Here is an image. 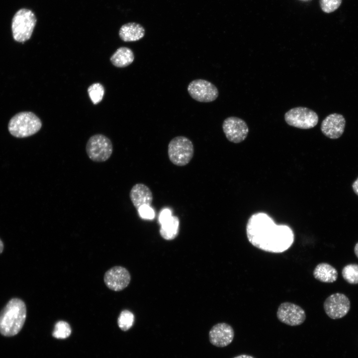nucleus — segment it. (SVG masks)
Segmentation results:
<instances>
[{
  "instance_id": "nucleus-1",
  "label": "nucleus",
  "mask_w": 358,
  "mask_h": 358,
  "mask_svg": "<svg viewBox=\"0 0 358 358\" xmlns=\"http://www.w3.org/2000/svg\"><path fill=\"white\" fill-rule=\"evenodd\" d=\"M248 241L255 247L271 253H281L289 249L294 241V234L286 225H277L267 214H253L246 225Z\"/></svg>"
},
{
  "instance_id": "nucleus-2",
  "label": "nucleus",
  "mask_w": 358,
  "mask_h": 358,
  "mask_svg": "<svg viewBox=\"0 0 358 358\" xmlns=\"http://www.w3.org/2000/svg\"><path fill=\"white\" fill-rule=\"evenodd\" d=\"M26 312L23 300L18 298L11 299L0 312V333L5 337L17 335L24 325Z\"/></svg>"
},
{
  "instance_id": "nucleus-3",
  "label": "nucleus",
  "mask_w": 358,
  "mask_h": 358,
  "mask_svg": "<svg viewBox=\"0 0 358 358\" xmlns=\"http://www.w3.org/2000/svg\"><path fill=\"white\" fill-rule=\"evenodd\" d=\"M41 126V120L34 113L24 111L16 114L10 119L8 129L12 136L25 138L36 133Z\"/></svg>"
},
{
  "instance_id": "nucleus-4",
  "label": "nucleus",
  "mask_w": 358,
  "mask_h": 358,
  "mask_svg": "<svg viewBox=\"0 0 358 358\" xmlns=\"http://www.w3.org/2000/svg\"><path fill=\"white\" fill-rule=\"evenodd\" d=\"M194 146L186 137L178 136L173 138L168 146V154L170 161L179 167L187 165L194 155Z\"/></svg>"
},
{
  "instance_id": "nucleus-5",
  "label": "nucleus",
  "mask_w": 358,
  "mask_h": 358,
  "mask_svg": "<svg viewBox=\"0 0 358 358\" xmlns=\"http://www.w3.org/2000/svg\"><path fill=\"white\" fill-rule=\"evenodd\" d=\"M35 14L31 10L21 8L14 14L11 24L13 39L17 42H24L29 40L36 23Z\"/></svg>"
},
{
  "instance_id": "nucleus-6",
  "label": "nucleus",
  "mask_w": 358,
  "mask_h": 358,
  "mask_svg": "<svg viewBox=\"0 0 358 358\" xmlns=\"http://www.w3.org/2000/svg\"><path fill=\"white\" fill-rule=\"evenodd\" d=\"M86 151L89 158L95 162L107 161L111 156L113 146L111 140L102 134H95L88 140Z\"/></svg>"
},
{
  "instance_id": "nucleus-7",
  "label": "nucleus",
  "mask_w": 358,
  "mask_h": 358,
  "mask_svg": "<svg viewBox=\"0 0 358 358\" xmlns=\"http://www.w3.org/2000/svg\"><path fill=\"white\" fill-rule=\"evenodd\" d=\"M284 119L290 126L303 129L314 127L318 123V116L313 110L305 107L290 109L284 114Z\"/></svg>"
},
{
  "instance_id": "nucleus-8",
  "label": "nucleus",
  "mask_w": 358,
  "mask_h": 358,
  "mask_svg": "<svg viewBox=\"0 0 358 358\" xmlns=\"http://www.w3.org/2000/svg\"><path fill=\"white\" fill-rule=\"evenodd\" d=\"M187 90L193 99L202 102L213 101L217 98L219 94L215 85L203 79H196L191 82L187 87Z\"/></svg>"
},
{
  "instance_id": "nucleus-9",
  "label": "nucleus",
  "mask_w": 358,
  "mask_h": 358,
  "mask_svg": "<svg viewBox=\"0 0 358 358\" xmlns=\"http://www.w3.org/2000/svg\"><path fill=\"white\" fill-rule=\"evenodd\" d=\"M326 314L331 319H340L347 314L351 307L348 297L343 293H336L328 296L323 304Z\"/></svg>"
},
{
  "instance_id": "nucleus-10",
  "label": "nucleus",
  "mask_w": 358,
  "mask_h": 358,
  "mask_svg": "<svg viewBox=\"0 0 358 358\" xmlns=\"http://www.w3.org/2000/svg\"><path fill=\"white\" fill-rule=\"evenodd\" d=\"M281 322L291 326L302 324L306 319V313L300 306L289 302L281 303L276 312Z\"/></svg>"
},
{
  "instance_id": "nucleus-11",
  "label": "nucleus",
  "mask_w": 358,
  "mask_h": 358,
  "mask_svg": "<svg viewBox=\"0 0 358 358\" xmlns=\"http://www.w3.org/2000/svg\"><path fill=\"white\" fill-rule=\"evenodd\" d=\"M222 129L226 138L234 143L243 141L249 133V128L246 122L234 116L227 117L224 120Z\"/></svg>"
},
{
  "instance_id": "nucleus-12",
  "label": "nucleus",
  "mask_w": 358,
  "mask_h": 358,
  "mask_svg": "<svg viewBox=\"0 0 358 358\" xmlns=\"http://www.w3.org/2000/svg\"><path fill=\"white\" fill-rule=\"evenodd\" d=\"M131 276L128 270L121 266L114 267L104 274L105 284L110 289L116 291L126 288L130 283Z\"/></svg>"
},
{
  "instance_id": "nucleus-13",
  "label": "nucleus",
  "mask_w": 358,
  "mask_h": 358,
  "mask_svg": "<svg viewBox=\"0 0 358 358\" xmlns=\"http://www.w3.org/2000/svg\"><path fill=\"white\" fill-rule=\"evenodd\" d=\"M234 331L229 324L219 323L214 325L209 332L210 343L217 347H225L233 341Z\"/></svg>"
},
{
  "instance_id": "nucleus-14",
  "label": "nucleus",
  "mask_w": 358,
  "mask_h": 358,
  "mask_svg": "<svg viewBox=\"0 0 358 358\" xmlns=\"http://www.w3.org/2000/svg\"><path fill=\"white\" fill-rule=\"evenodd\" d=\"M346 124L344 117L338 113L328 115L322 121L321 130L326 137L335 139L343 134Z\"/></svg>"
},
{
  "instance_id": "nucleus-15",
  "label": "nucleus",
  "mask_w": 358,
  "mask_h": 358,
  "mask_svg": "<svg viewBox=\"0 0 358 358\" xmlns=\"http://www.w3.org/2000/svg\"><path fill=\"white\" fill-rule=\"evenodd\" d=\"M129 196L133 205L137 210L143 205L151 206L153 200L151 190L142 183H136L132 186Z\"/></svg>"
},
{
  "instance_id": "nucleus-16",
  "label": "nucleus",
  "mask_w": 358,
  "mask_h": 358,
  "mask_svg": "<svg viewBox=\"0 0 358 358\" xmlns=\"http://www.w3.org/2000/svg\"><path fill=\"white\" fill-rule=\"evenodd\" d=\"M144 28L136 22H129L123 25L119 31L120 38L125 42H133L139 40L145 35Z\"/></svg>"
},
{
  "instance_id": "nucleus-17",
  "label": "nucleus",
  "mask_w": 358,
  "mask_h": 358,
  "mask_svg": "<svg viewBox=\"0 0 358 358\" xmlns=\"http://www.w3.org/2000/svg\"><path fill=\"white\" fill-rule=\"evenodd\" d=\"M313 274L317 280L326 283L334 282L338 278L337 269L326 263L318 264L313 270Z\"/></svg>"
},
{
  "instance_id": "nucleus-18",
  "label": "nucleus",
  "mask_w": 358,
  "mask_h": 358,
  "mask_svg": "<svg viewBox=\"0 0 358 358\" xmlns=\"http://www.w3.org/2000/svg\"><path fill=\"white\" fill-rule=\"evenodd\" d=\"M134 60V55L130 48L121 47L117 49L110 57V61L117 67L123 68L130 65Z\"/></svg>"
},
{
  "instance_id": "nucleus-19",
  "label": "nucleus",
  "mask_w": 358,
  "mask_h": 358,
  "mask_svg": "<svg viewBox=\"0 0 358 358\" xmlns=\"http://www.w3.org/2000/svg\"><path fill=\"white\" fill-rule=\"evenodd\" d=\"M161 225L160 233L161 236L165 240H173L178 235L179 220L177 216H172L169 219Z\"/></svg>"
},
{
  "instance_id": "nucleus-20",
  "label": "nucleus",
  "mask_w": 358,
  "mask_h": 358,
  "mask_svg": "<svg viewBox=\"0 0 358 358\" xmlns=\"http://www.w3.org/2000/svg\"><path fill=\"white\" fill-rule=\"evenodd\" d=\"M344 279L349 283H358V265L351 264L345 266L342 270Z\"/></svg>"
},
{
  "instance_id": "nucleus-21",
  "label": "nucleus",
  "mask_w": 358,
  "mask_h": 358,
  "mask_svg": "<svg viewBox=\"0 0 358 358\" xmlns=\"http://www.w3.org/2000/svg\"><path fill=\"white\" fill-rule=\"evenodd\" d=\"M89 96L93 104L99 103L103 97L104 89L99 83H94L88 89Z\"/></svg>"
},
{
  "instance_id": "nucleus-22",
  "label": "nucleus",
  "mask_w": 358,
  "mask_h": 358,
  "mask_svg": "<svg viewBox=\"0 0 358 358\" xmlns=\"http://www.w3.org/2000/svg\"><path fill=\"white\" fill-rule=\"evenodd\" d=\"M134 321L133 314L129 310L122 311L118 319V325L123 331L129 330L133 325Z\"/></svg>"
},
{
  "instance_id": "nucleus-23",
  "label": "nucleus",
  "mask_w": 358,
  "mask_h": 358,
  "mask_svg": "<svg viewBox=\"0 0 358 358\" xmlns=\"http://www.w3.org/2000/svg\"><path fill=\"white\" fill-rule=\"evenodd\" d=\"M71 333V329L66 322L60 321L55 326L53 336L58 339H65L68 337Z\"/></svg>"
},
{
  "instance_id": "nucleus-24",
  "label": "nucleus",
  "mask_w": 358,
  "mask_h": 358,
  "mask_svg": "<svg viewBox=\"0 0 358 358\" xmlns=\"http://www.w3.org/2000/svg\"><path fill=\"white\" fill-rule=\"evenodd\" d=\"M342 0H319L321 9L326 13L337 10L341 5Z\"/></svg>"
},
{
  "instance_id": "nucleus-25",
  "label": "nucleus",
  "mask_w": 358,
  "mask_h": 358,
  "mask_svg": "<svg viewBox=\"0 0 358 358\" xmlns=\"http://www.w3.org/2000/svg\"><path fill=\"white\" fill-rule=\"evenodd\" d=\"M140 216L144 219H153L155 217V212L150 206L144 205L138 210Z\"/></svg>"
},
{
  "instance_id": "nucleus-26",
  "label": "nucleus",
  "mask_w": 358,
  "mask_h": 358,
  "mask_svg": "<svg viewBox=\"0 0 358 358\" xmlns=\"http://www.w3.org/2000/svg\"><path fill=\"white\" fill-rule=\"evenodd\" d=\"M172 212L169 209H163L160 213L159 217V221L161 224L172 216Z\"/></svg>"
},
{
  "instance_id": "nucleus-27",
  "label": "nucleus",
  "mask_w": 358,
  "mask_h": 358,
  "mask_svg": "<svg viewBox=\"0 0 358 358\" xmlns=\"http://www.w3.org/2000/svg\"><path fill=\"white\" fill-rule=\"evenodd\" d=\"M352 187L355 193L358 195V178L353 183Z\"/></svg>"
},
{
  "instance_id": "nucleus-28",
  "label": "nucleus",
  "mask_w": 358,
  "mask_h": 358,
  "mask_svg": "<svg viewBox=\"0 0 358 358\" xmlns=\"http://www.w3.org/2000/svg\"><path fill=\"white\" fill-rule=\"evenodd\" d=\"M233 358H255L253 356L247 355H241L234 357Z\"/></svg>"
},
{
  "instance_id": "nucleus-29",
  "label": "nucleus",
  "mask_w": 358,
  "mask_h": 358,
  "mask_svg": "<svg viewBox=\"0 0 358 358\" xmlns=\"http://www.w3.org/2000/svg\"><path fill=\"white\" fill-rule=\"evenodd\" d=\"M354 252L355 253V255L358 258V242L356 244V245L355 246Z\"/></svg>"
},
{
  "instance_id": "nucleus-30",
  "label": "nucleus",
  "mask_w": 358,
  "mask_h": 358,
  "mask_svg": "<svg viewBox=\"0 0 358 358\" xmlns=\"http://www.w3.org/2000/svg\"><path fill=\"white\" fill-rule=\"evenodd\" d=\"M4 245L2 241L0 239V254H1L3 250Z\"/></svg>"
}]
</instances>
